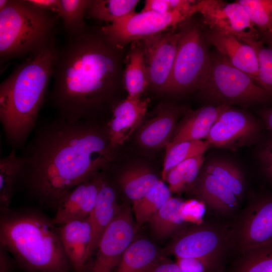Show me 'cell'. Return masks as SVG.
<instances>
[{
    "mask_svg": "<svg viewBox=\"0 0 272 272\" xmlns=\"http://www.w3.org/2000/svg\"><path fill=\"white\" fill-rule=\"evenodd\" d=\"M58 48L53 40L16 66L1 83L0 121L12 149L23 147L36 128Z\"/></svg>",
    "mask_w": 272,
    "mask_h": 272,
    "instance_id": "cell-3",
    "label": "cell"
},
{
    "mask_svg": "<svg viewBox=\"0 0 272 272\" xmlns=\"http://www.w3.org/2000/svg\"><path fill=\"white\" fill-rule=\"evenodd\" d=\"M9 0L0 1V10L4 9L8 5Z\"/></svg>",
    "mask_w": 272,
    "mask_h": 272,
    "instance_id": "cell-45",
    "label": "cell"
},
{
    "mask_svg": "<svg viewBox=\"0 0 272 272\" xmlns=\"http://www.w3.org/2000/svg\"><path fill=\"white\" fill-rule=\"evenodd\" d=\"M212 146L203 140L189 141L177 143L166 148L162 175L166 180L168 172L178 164L191 158L203 155Z\"/></svg>",
    "mask_w": 272,
    "mask_h": 272,
    "instance_id": "cell-32",
    "label": "cell"
},
{
    "mask_svg": "<svg viewBox=\"0 0 272 272\" xmlns=\"http://www.w3.org/2000/svg\"><path fill=\"white\" fill-rule=\"evenodd\" d=\"M59 18L27 0H9L0 10L1 61L31 55L55 40Z\"/></svg>",
    "mask_w": 272,
    "mask_h": 272,
    "instance_id": "cell-5",
    "label": "cell"
},
{
    "mask_svg": "<svg viewBox=\"0 0 272 272\" xmlns=\"http://www.w3.org/2000/svg\"><path fill=\"white\" fill-rule=\"evenodd\" d=\"M21 155L23 180L38 202L56 210L73 187L113 160L106 126L57 117L38 126Z\"/></svg>",
    "mask_w": 272,
    "mask_h": 272,
    "instance_id": "cell-1",
    "label": "cell"
},
{
    "mask_svg": "<svg viewBox=\"0 0 272 272\" xmlns=\"http://www.w3.org/2000/svg\"><path fill=\"white\" fill-rule=\"evenodd\" d=\"M101 181L102 174L99 172L70 190L55 210L53 224L58 226L88 217L95 205Z\"/></svg>",
    "mask_w": 272,
    "mask_h": 272,
    "instance_id": "cell-14",
    "label": "cell"
},
{
    "mask_svg": "<svg viewBox=\"0 0 272 272\" xmlns=\"http://www.w3.org/2000/svg\"><path fill=\"white\" fill-rule=\"evenodd\" d=\"M196 12L211 31L231 34L249 44L259 40V33L244 7L237 1H197Z\"/></svg>",
    "mask_w": 272,
    "mask_h": 272,
    "instance_id": "cell-9",
    "label": "cell"
},
{
    "mask_svg": "<svg viewBox=\"0 0 272 272\" xmlns=\"http://www.w3.org/2000/svg\"><path fill=\"white\" fill-rule=\"evenodd\" d=\"M270 46L272 48V33L268 35Z\"/></svg>",
    "mask_w": 272,
    "mask_h": 272,
    "instance_id": "cell-46",
    "label": "cell"
},
{
    "mask_svg": "<svg viewBox=\"0 0 272 272\" xmlns=\"http://www.w3.org/2000/svg\"><path fill=\"white\" fill-rule=\"evenodd\" d=\"M205 35L208 43L213 45L227 62L247 74L258 85L259 61L251 46L231 34L211 30Z\"/></svg>",
    "mask_w": 272,
    "mask_h": 272,
    "instance_id": "cell-16",
    "label": "cell"
},
{
    "mask_svg": "<svg viewBox=\"0 0 272 272\" xmlns=\"http://www.w3.org/2000/svg\"><path fill=\"white\" fill-rule=\"evenodd\" d=\"M259 127L245 111L226 105L206 139L211 146L235 150L256 138Z\"/></svg>",
    "mask_w": 272,
    "mask_h": 272,
    "instance_id": "cell-11",
    "label": "cell"
},
{
    "mask_svg": "<svg viewBox=\"0 0 272 272\" xmlns=\"http://www.w3.org/2000/svg\"><path fill=\"white\" fill-rule=\"evenodd\" d=\"M171 191L163 181L142 199L133 202L135 219L139 225L149 222L152 216L171 197Z\"/></svg>",
    "mask_w": 272,
    "mask_h": 272,
    "instance_id": "cell-31",
    "label": "cell"
},
{
    "mask_svg": "<svg viewBox=\"0 0 272 272\" xmlns=\"http://www.w3.org/2000/svg\"><path fill=\"white\" fill-rule=\"evenodd\" d=\"M23 161L15 149L0 159V211H9L15 185L20 180Z\"/></svg>",
    "mask_w": 272,
    "mask_h": 272,
    "instance_id": "cell-27",
    "label": "cell"
},
{
    "mask_svg": "<svg viewBox=\"0 0 272 272\" xmlns=\"http://www.w3.org/2000/svg\"><path fill=\"white\" fill-rule=\"evenodd\" d=\"M159 258L158 251L151 241L138 239L125 250L114 272H145Z\"/></svg>",
    "mask_w": 272,
    "mask_h": 272,
    "instance_id": "cell-25",
    "label": "cell"
},
{
    "mask_svg": "<svg viewBox=\"0 0 272 272\" xmlns=\"http://www.w3.org/2000/svg\"><path fill=\"white\" fill-rule=\"evenodd\" d=\"M14 260L7 250L0 245V272H13Z\"/></svg>",
    "mask_w": 272,
    "mask_h": 272,
    "instance_id": "cell-43",
    "label": "cell"
},
{
    "mask_svg": "<svg viewBox=\"0 0 272 272\" xmlns=\"http://www.w3.org/2000/svg\"><path fill=\"white\" fill-rule=\"evenodd\" d=\"M130 209H120L102 235L84 272H114L123 253L132 242L134 231Z\"/></svg>",
    "mask_w": 272,
    "mask_h": 272,
    "instance_id": "cell-10",
    "label": "cell"
},
{
    "mask_svg": "<svg viewBox=\"0 0 272 272\" xmlns=\"http://www.w3.org/2000/svg\"><path fill=\"white\" fill-rule=\"evenodd\" d=\"M216 272H223V271H221V270H219V271H216Z\"/></svg>",
    "mask_w": 272,
    "mask_h": 272,
    "instance_id": "cell-47",
    "label": "cell"
},
{
    "mask_svg": "<svg viewBox=\"0 0 272 272\" xmlns=\"http://www.w3.org/2000/svg\"><path fill=\"white\" fill-rule=\"evenodd\" d=\"M255 50L259 61L258 85L272 95V48L259 40L250 44Z\"/></svg>",
    "mask_w": 272,
    "mask_h": 272,
    "instance_id": "cell-36",
    "label": "cell"
},
{
    "mask_svg": "<svg viewBox=\"0 0 272 272\" xmlns=\"http://www.w3.org/2000/svg\"><path fill=\"white\" fill-rule=\"evenodd\" d=\"M145 272H182L176 262L159 258Z\"/></svg>",
    "mask_w": 272,
    "mask_h": 272,
    "instance_id": "cell-39",
    "label": "cell"
},
{
    "mask_svg": "<svg viewBox=\"0 0 272 272\" xmlns=\"http://www.w3.org/2000/svg\"><path fill=\"white\" fill-rule=\"evenodd\" d=\"M181 109L175 106L165 107L139 129L137 139L143 147L158 149L166 147L177 126Z\"/></svg>",
    "mask_w": 272,
    "mask_h": 272,
    "instance_id": "cell-20",
    "label": "cell"
},
{
    "mask_svg": "<svg viewBox=\"0 0 272 272\" xmlns=\"http://www.w3.org/2000/svg\"><path fill=\"white\" fill-rule=\"evenodd\" d=\"M244 254L235 272H272V243Z\"/></svg>",
    "mask_w": 272,
    "mask_h": 272,
    "instance_id": "cell-35",
    "label": "cell"
},
{
    "mask_svg": "<svg viewBox=\"0 0 272 272\" xmlns=\"http://www.w3.org/2000/svg\"><path fill=\"white\" fill-rule=\"evenodd\" d=\"M238 241L243 253L272 243V197L252 206L240 226Z\"/></svg>",
    "mask_w": 272,
    "mask_h": 272,
    "instance_id": "cell-15",
    "label": "cell"
},
{
    "mask_svg": "<svg viewBox=\"0 0 272 272\" xmlns=\"http://www.w3.org/2000/svg\"><path fill=\"white\" fill-rule=\"evenodd\" d=\"M123 80L127 97L140 98L150 86L148 67L142 44H134L127 58Z\"/></svg>",
    "mask_w": 272,
    "mask_h": 272,
    "instance_id": "cell-23",
    "label": "cell"
},
{
    "mask_svg": "<svg viewBox=\"0 0 272 272\" xmlns=\"http://www.w3.org/2000/svg\"><path fill=\"white\" fill-rule=\"evenodd\" d=\"M64 250L74 272H84L86 256L91 239V226L88 217L57 226Z\"/></svg>",
    "mask_w": 272,
    "mask_h": 272,
    "instance_id": "cell-19",
    "label": "cell"
},
{
    "mask_svg": "<svg viewBox=\"0 0 272 272\" xmlns=\"http://www.w3.org/2000/svg\"><path fill=\"white\" fill-rule=\"evenodd\" d=\"M172 11L169 0H146L141 12L166 13Z\"/></svg>",
    "mask_w": 272,
    "mask_h": 272,
    "instance_id": "cell-40",
    "label": "cell"
},
{
    "mask_svg": "<svg viewBox=\"0 0 272 272\" xmlns=\"http://www.w3.org/2000/svg\"><path fill=\"white\" fill-rule=\"evenodd\" d=\"M261 116L268 128L272 132V108L263 111Z\"/></svg>",
    "mask_w": 272,
    "mask_h": 272,
    "instance_id": "cell-44",
    "label": "cell"
},
{
    "mask_svg": "<svg viewBox=\"0 0 272 272\" xmlns=\"http://www.w3.org/2000/svg\"><path fill=\"white\" fill-rule=\"evenodd\" d=\"M184 202L171 196L152 216L149 222L156 236L160 238L167 237L187 222Z\"/></svg>",
    "mask_w": 272,
    "mask_h": 272,
    "instance_id": "cell-24",
    "label": "cell"
},
{
    "mask_svg": "<svg viewBox=\"0 0 272 272\" xmlns=\"http://www.w3.org/2000/svg\"><path fill=\"white\" fill-rule=\"evenodd\" d=\"M176 262L182 272H210L217 263L198 258H177Z\"/></svg>",
    "mask_w": 272,
    "mask_h": 272,
    "instance_id": "cell-37",
    "label": "cell"
},
{
    "mask_svg": "<svg viewBox=\"0 0 272 272\" xmlns=\"http://www.w3.org/2000/svg\"><path fill=\"white\" fill-rule=\"evenodd\" d=\"M0 245L27 272L74 271L52 219L34 210L1 214Z\"/></svg>",
    "mask_w": 272,
    "mask_h": 272,
    "instance_id": "cell-4",
    "label": "cell"
},
{
    "mask_svg": "<svg viewBox=\"0 0 272 272\" xmlns=\"http://www.w3.org/2000/svg\"><path fill=\"white\" fill-rule=\"evenodd\" d=\"M195 13V8L191 5L166 13L134 12L101 29L108 38L121 49L129 42L142 41L175 27Z\"/></svg>",
    "mask_w": 272,
    "mask_h": 272,
    "instance_id": "cell-8",
    "label": "cell"
},
{
    "mask_svg": "<svg viewBox=\"0 0 272 272\" xmlns=\"http://www.w3.org/2000/svg\"><path fill=\"white\" fill-rule=\"evenodd\" d=\"M225 238L214 227L197 225L183 231L170 247L176 258H198L217 262L223 249Z\"/></svg>",
    "mask_w": 272,
    "mask_h": 272,
    "instance_id": "cell-13",
    "label": "cell"
},
{
    "mask_svg": "<svg viewBox=\"0 0 272 272\" xmlns=\"http://www.w3.org/2000/svg\"><path fill=\"white\" fill-rule=\"evenodd\" d=\"M226 105H208L189 111L176 126L172 138L165 148L180 142L206 139Z\"/></svg>",
    "mask_w": 272,
    "mask_h": 272,
    "instance_id": "cell-21",
    "label": "cell"
},
{
    "mask_svg": "<svg viewBox=\"0 0 272 272\" xmlns=\"http://www.w3.org/2000/svg\"><path fill=\"white\" fill-rule=\"evenodd\" d=\"M203 170L230 188L238 198L243 193L245 183L242 172L232 161L223 158L213 159L208 161Z\"/></svg>",
    "mask_w": 272,
    "mask_h": 272,
    "instance_id": "cell-28",
    "label": "cell"
},
{
    "mask_svg": "<svg viewBox=\"0 0 272 272\" xmlns=\"http://www.w3.org/2000/svg\"><path fill=\"white\" fill-rule=\"evenodd\" d=\"M237 1L244 7L255 27L267 35L272 33V0Z\"/></svg>",
    "mask_w": 272,
    "mask_h": 272,
    "instance_id": "cell-34",
    "label": "cell"
},
{
    "mask_svg": "<svg viewBox=\"0 0 272 272\" xmlns=\"http://www.w3.org/2000/svg\"><path fill=\"white\" fill-rule=\"evenodd\" d=\"M184 211L187 222L198 225L205 213V205L202 201L190 199L184 202Z\"/></svg>",
    "mask_w": 272,
    "mask_h": 272,
    "instance_id": "cell-38",
    "label": "cell"
},
{
    "mask_svg": "<svg viewBox=\"0 0 272 272\" xmlns=\"http://www.w3.org/2000/svg\"><path fill=\"white\" fill-rule=\"evenodd\" d=\"M92 0H60L58 16L68 35L82 33L89 27L84 19Z\"/></svg>",
    "mask_w": 272,
    "mask_h": 272,
    "instance_id": "cell-33",
    "label": "cell"
},
{
    "mask_svg": "<svg viewBox=\"0 0 272 272\" xmlns=\"http://www.w3.org/2000/svg\"><path fill=\"white\" fill-rule=\"evenodd\" d=\"M197 193L202 201L217 211L225 213L234 209L238 197L228 187L202 169L195 182Z\"/></svg>",
    "mask_w": 272,
    "mask_h": 272,
    "instance_id": "cell-22",
    "label": "cell"
},
{
    "mask_svg": "<svg viewBox=\"0 0 272 272\" xmlns=\"http://www.w3.org/2000/svg\"><path fill=\"white\" fill-rule=\"evenodd\" d=\"M149 100L127 97L112 110V116L106 124L110 146L114 153L140 126L145 116Z\"/></svg>",
    "mask_w": 272,
    "mask_h": 272,
    "instance_id": "cell-17",
    "label": "cell"
},
{
    "mask_svg": "<svg viewBox=\"0 0 272 272\" xmlns=\"http://www.w3.org/2000/svg\"><path fill=\"white\" fill-rule=\"evenodd\" d=\"M34 7L58 15L60 9V0H27Z\"/></svg>",
    "mask_w": 272,
    "mask_h": 272,
    "instance_id": "cell-42",
    "label": "cell"
},
{
    "mask_svg": "<svg viewBox=\"0 0 272 272\" xmlns=\"http://www.w3.org/2000/svg\"><path fill=\"white\" fill-rule=\"evenodd\" d=\"M187 20L180 24L178 31L177 52L167 93L198 89L211 65V54L205 34L196 23Z\"/></svg>",
    "mask_w": 272,
    "mask_h": 272,
    "instance_id": "cell-7",
    "label": "cell"
},
{
    "mask_svg": "<svg viewBox=\"0 0 272 272\" xmlns=\"http://www.w3.org/2000/svg\"><path fill=\"white\" fill-rule=\"evenodd\" d=\"M204 162L203 155L186 160L173 167L168 172L166 180L170 191L179 192L194 183Z\"/></svg>",
    "mask_w": 272,
    "mask_h": 272,
    "instance_id": "cell-30",
    "label": "cell"
},
{
    "mask_svg": "<svg viewBox=\"0 0 272 272\" xmlns=\"http://www.w3.org/2000/svg\"><path fill=\"white\" fill-rule=\"evenodd\" d=\"M118 180L124 194L132 202L145 196L160 181L157 175L143 166L126 169L120 175Z\"/></svg>",
    "mask_w": 272,
    "mask_h": 272,
    "instance_id": "cell-26",
    "label": "cell"
},
{
    "mask_svg": "<svg viewBox=\"0 0 272 272\" xmlns=\"http://www.w3.org/2000/svg\"><path fill=\"white\" fill-rule=\"evenodd\" d=\"M139 3L138 0H94L86 14L111 23L135 12Z\"/></svg>",
    "mask_w": 272,
    "mask_h": 272,
    "instance_id": "cell-29",
    "label": "cell"
},
{
    "mask_svg": "<svg viewBox=\"0 0 272 272\" xmlns=\"http://www.w3.org/2000/svg\"><path fill=\"white\" fill-rule=\"evenodd\" d=\"M120 49L101 28L68 35L58 48L48 95L57 116L92 120L110 104L120 79Z\"/></svg>",
    "mask_w": 272,
    "mask_h": 272,
    "instance_id": "cell-2",
    "label": "cell"
},
{
    "mask_svg": "<svg viewBox=\"0 0 272 272\" xmlns=\"http://www.w3.org/2000/svg\"><path fill=\"white\" fill-rule=\"evenodd\" d=\"M120 209L115 189L102 174V181L96 202L88 216L92 232L86 256L87 265L94 255L102 235Z\"/></svg>",
    "mask_w": 272,
    "mask_h": 272,
    "instance_id": "cell-18",
    "label": "cell"
},
{
    "mask_svg": "<svg viewBox=\"0 0 272 272\" xmlns=\"http://www.w3.org/2000/svg\"><path fill=\"white\" fill-rule=\"evenodd\" d=\"M198 90L214 105L248 106L269 100L271 95L247 74L227 62L217 52Z\"/></svg>",
    "mask_w": 272,
    "mask_h": 272,
    "instance_id": "cell-6",
    "label": "cell"
},
{
    "mask_svg": "<svg viewBox=\"0 0 272 272\" xmlns=\"http://www.w3.org/2000/svg\"><path fill=\"white\" fill-rule=\"evenodd\" d=\"M178 41V31L174 30H166L142 40L150 86L157 92H167Z\"/></svg>",
    "mask_w": 272,
    "mask_h": 272,
    "instance_id": "cell-12",
    "label": "cell"
},
{
    "mask_svg": "<svg viewBox=\"0 0 272 272\" xmlns=\"http://www.w3.org/2000/svg\"><path fill=\"white\" fill-rule=\"evenodd\" d=\"M259 157L265 171L272 179V139L261 151Z\"/></svg>",
    "mask_w": 272,
    "mask_h": 272,
    "instance_id": "cell-41",
    "label": "cell"
}]
</instances>
